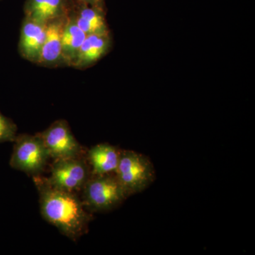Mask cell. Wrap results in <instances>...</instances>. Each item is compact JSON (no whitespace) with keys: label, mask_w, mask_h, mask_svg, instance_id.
<instances>
[{"label":"cell","mask_w":255,"mask_h":255,"mask_svg":"<svg viewBox=\"0 0 255 255\" xmlns=\"http://www.w3.org/2000/svg\"><path fill=\"white\" fill-rule=\"evenodd\" d=\"M39 195L43 219L74 242L86 234L92 219L78 194L50 185L43 176L32 177Z\"/></svg>","instance_id":"cell-1"},{"label":"cell","mask_w":255,"mask_h":255,"mask_svg":"<svg viewBox=\"0 0 255 255\" xmlns=\"http://www.w3.org/2000/svg\"><path fill=\"white\" fill-rule=\"evenodd\" d=\"M80 194L85 209L91 214L116 209L128 197L115 173L91 174Z\"/></svg>","instance_id":"cell-2"},{"label":"cell","mask_w":255,"mask_h":255,"mask_svg":"<svg viewBox=\"0 0 255 255\" xmlns=\"http://www.w3.org/2000/svg\"><path fill=\"white\" fill-rule=\"evenodd\" d=\"M115 174L128 196L145 190L155 179L148 157L130 150H122Z\"/></svg>","instance_id":"cell-3"},{"label":"cell","mask_w":255,"mask_h":255,"mask_svg":"<svg viewBox=\"0 0 255 255\" xmlns=\"http://www.w3.org/2000/svg\"><path fill=\"white\" fill-rule=\"evenodd\" d=\"M49 153L41 137L36 135H16L9 160L11 168L21 171L31 177L42 175L46 169Z\"/></svg>","instance_id":"cell-4"},{"label":"cell","mask_w":255,"mask_h":255,"mask_svg":"<svg viewBox=\"0 0 255 255\" xmlns=\"http://www.w3.org/2000/svg\"><path fill=\"white\" fill-rule=\"evenodd\" d=\"M91 174L85 154L70 158L55 159L50 167V177L46 179L53 187L80 194Z\"/></svg>","instance_id":"cell-5"},{"label":"cell","mask_w":255,"mask_h":255,"mask_svg":"<svg viewBox=\"0 0 255 255\" xmlns=\"http://www.w3.org/2000/svg\"><path fill=\"white\" fill-rule=\"evenodd\" d=\"M49 153L50 158H70L85 155L66 121L58 120L38 133Z\"/></svg>","instance_id":"cell-6"},{"label":"cell","mask_w":255,"mask_h":255,"mask_svg":"<svg viewBox=\"0 0 255 255\" xmlns=\"http://www.w3.org/2000/svg\"><path fill=\"white\" fill-rule=\"evenodd\" d=\"M47 23L25 17L20 35L18 49L25 59L37 63L46 36Z\"/></svg>","instance_id":"cell-7"},{"label":"cell","mask_w":255,"mask_h":255,"mask_svg":"<svg viewBox=\"0 0 255 255\" xmlns=\"http://www.w3.org/2000/svg\"><path fill=\"white\" fill-rule=\"evenodd\" d=\"M73 5L70 0H26L25 17L44 23L68 16Z\"/></svg>","instance_id":"cell-8"},{"label":"cell","mask_w":255,"mask_h":255,"mask_svg":"<svg viewBox=\"0 0 255 255\" xmlns=\"http://www.w3.org/2000/svg\"><path fill=\"white\" fill-rule=\"evenodd\" d=\"M122 150L110 143H100L87 151L86 158L92 174L115 173Z\"/></svg>","instance_id":"cell-9"},{"label":"cell","mask_w":255,"mask_h":255,"mask_svg":"<svg viewBox=\"0 0 255 255\" xmlns=\"http://www.w3.org/2000/svg\"><path fill=\"white\" fill-rule=\"evenodd\" d=\"M68 16L48 23L46 38L37 63L47 66L62 62V35Z\"/></svg>","instance_id":"cell-10"},{"label":"cell","mask_w":255,"mask_h":255,"mask_svg":"<svg viewBox=\"0 0 255 255\" xmlns=\"http://www.w3.org/2000/svg\"><path fill=\"white\" fill-rule=\"evenodd\" d=\"M78 9L73 15L74 21L86 33L107 34L109 33L103 7L77 3Z\"/></svg>","instance_id":"cell-11"},{"label":"cell","mask_w":255,"mask_h":255,"mask_svg":"<svg viewBox=\"0 0 255 255\" xmlns=\"http://www.w3.org/2000/svg\"><path fill=\"white\" fill-rule=\"evenodd\" d=\"M110 44V33L87 35L73 66L82 68L95 63L108 52Z\"/></svg>","instance_id":"cell-12"},{"label":"cell","mask_w":255,"mask_h":255,"mask_svg":"<svg viewBox=\"0 0 255 255\" xmlns=\"http://www.w3.org/2000/svg\"><path fill=\"white\" fill-rule=\"evenodd\" d=\"M87 35L68 15L62 35V62L73 65Z\"/></svg>","instance_id":"cell-13"},{"label":"cell","mask_w":255,"mask_h":255,"mask_svg":"<svg viewBox=\"0 0 255 255\" xmlns=\"http://www.w3.org/2000/svg\"><path fill=\"white\" fill-rule=\"evenodd\" d=\"M17 131V127L11 119L4 117L0 112V143L14 142Z\"/></svg>","instance_id":"cell-14"},{"label":"cell","mask_w":255,"mask_h":255,"mask_svg":"<svg viewBox=\"0 0 255 255\" xmlns=\"http://www.w3.org/2000/svg\"><path fill=\"white\" fill-rule=\"evenodd\" d=\"M75 1L79 4L100 6V7L104 8V0H75Z\"/></svg>","instance_id":"cell-15"}]
</instances>
